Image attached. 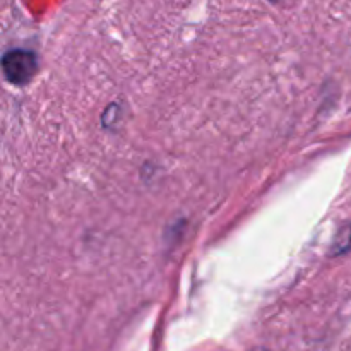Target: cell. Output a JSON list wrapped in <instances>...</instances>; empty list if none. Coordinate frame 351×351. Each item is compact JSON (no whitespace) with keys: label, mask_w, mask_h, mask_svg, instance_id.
Segmentation results:
<instances>
[{"label":"cell","mask_w":351,"mask_h":351,"mask_svg":"<svg viewBox=\"0 0 351 351\" xmlns=\"http://www.w3.org/2000/svg\"><path fill=\"white\" fill-rule=\"evenodd\" d=\"M2 71L7 81L14 86H24L38 71V57L24 48H14L3 53Z\"/></svg>","instance_id":"1"},{"label":"cell","mask_w":351,"mask_h":351,"mask_svg":"<svg viewBox=\"0 0 351 351\" xmlns=\"http://www.w3.org/2000/svg\"><path fill=\"white\" fill-rule=\"evenodd\" d=\"M269 2H280V0H269Z\"/></svg>","instance_id":"2"}]
</instances>
